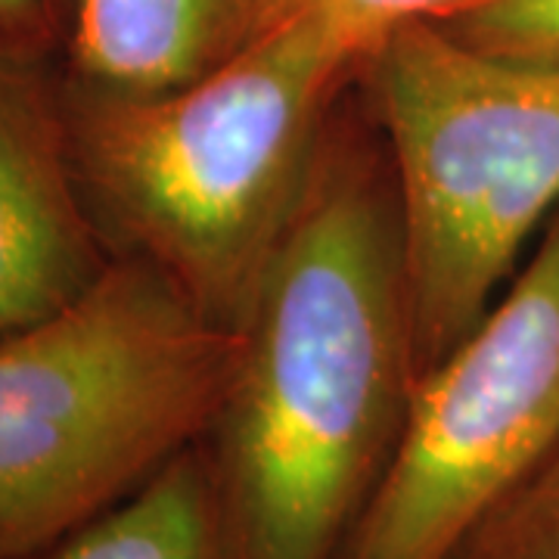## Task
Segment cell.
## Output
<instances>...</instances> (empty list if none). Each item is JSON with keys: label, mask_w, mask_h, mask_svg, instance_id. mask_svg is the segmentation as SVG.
Listing matches in <instances>:
<instances>
[{"label": "cell", "mask_w": 559, "mask_h": 559, "mask_svg": "<svg viewBox=\"0 0 559 559\" xmlns=\"http://www.w3.org/2000/svg\"><path fill=\"white\" fill-rule=\"evenodd\" d=\"M205 448L234 559H336L414 395L392 165L345 97L318 175L249 299Z\"/></svg>", "instance_id": "6da1fadb"}, {"label": "cell", "mask_w": 559, "mask_h": 559, "mask_svg": "<svg viewBox=\"0 0 559 559\" xmlns=\"http://www.w3.org/2000/svg\"><path fill=\"white\" fill-rule=\"evenodd\" d=\"M360 57L305 10L200 79L100 94L62 75L72 156L109 249L237 330L308 197Z\"/></svg>", "instance_id": "7a4b0ae2"}, {"label": "cell", "mask_w": 559, "mask_h": 559, "mask_svg": "<svg viewBox=\"0 0 559 559\" xmlns=\"http://www.w3.org/2000/svg\"><path fill=\"white\" fill-rule=\"evenodd\" d=\"M237 333L138 259L0 333V559L35 554L209 436Z\"/></svg>", "instance_id": "3957f363"}, {"label": "cell", "mask_w": 559, "mask_h": 559, "mask_svg": "<svg viewBox=\"0 0 559 559\" xmlns=\"http://www.w3.org/2000/svg\"><path fill=\"white\" fill-rule=\"evenodd\" d=\"M358 91L399 200L417 380L498 301L559 209V66L411 22L364 53Z\"/></svg>", "instance_id": "277c9868"}, {"label": "cell", "mask_w": 559, "mask_h": 559, "mask_svg": "<svg viewBox=\"0 0 559 559\" xmlns=\"http://www.w3.org/2000/svg\"><path fill=\"white\" fill-rule=\"evenodd\" d=\"M559 441V209L485 318L417 382L336 559H448Z\"/></svg>", "instance_id": "5b68a950"}, {"label": "cell", "mask_w": 559, "mask_h": 559, "mask_svg": "<svg viewBox=\"0 0 559 559\" xmlns=\"http://www.w3.org/2000/svg\"><path fill=\"white\" fill-rule=\"evenodd\" d=\"M112 261L72 156L62 66L0 53V333L53 318Z\"/></svg>", "instance_id": "8992f818"}, {"label": "cell", "mask_w": 559, "mask_h": 559, "mask_svg": "<svg viewBox=\"0 0 559 559\" xmlns=\"http://www.w3.org/2000/svg\"><path fill=\"white\" fill-rule=\"evenodd\" d=\"M305 13V0H81L62 75L100 94L200 79Z\"/></svg>", "instance_id": "52a82bcc"}, {"label": "cell", "mask_w": 559, "mask_h": 559, "mask_svg": "<svg viewBox=\"0 0 559 559\" xmlns=\"http://www.w3.org/2000/svg\"><path fill=\"white\" fill-rule=\"evenodd\" d=\"M16 559H234L205 439L109 510Z\"/></svg>", "instance_id": "ba28073f"}, {"label": "cell", "mask_w": 559, "mask_h": 559, "mask_svg": "<svg viewBox=\"0 0 559 559\" xmlns=\"http://www.w3.org/2000/svg\"><path fill=\"white\" fill-rule=\"evenodd\" d=\"M448 559H559V441L481 513Z\"/></svg>", "instance_id": "9c48e42d"}, {"label": "cell", "mask_w": 559, "mask_h": 559, "mask_svg": "<svg viewBox=\"0 0 559 559\" xmlns=\"http://www.w3.org/2000/svg\"><path fill=\"white\" fill-rule=\"evenodd\" d=\"M436 25L495 57L559 66V0H473Z\"/></svg>", "instance_id": "30bf717a"}, {"label": "cell", "mask_w": 559, "mask_h": 559, "mask_svg": "<svg viewBox=\"0 0 559 559\" xmlns=\"http://www.w3.org/2000/svg\"><path fill=\"white\" fill-rule=\"evenodd\" d=\"M466 3L473 0H305V10H311L364 60L367 50L401 25L444 20Z\"/></svg>", "instance_id": "8fae6325"}, {"label": "cell", "mask_w": 559, "mask_h": 559, "mask_svg": "<svg viewBox=\"0 0 559 559\" xmlns=\"http://www.w3.org/2000/svg\"><path fill=\"white\" fill-rule=\"evenodd\" d=\"M81 0H0V53L62 66Z\"/></svg>", "instance_id": "7c38bea8"}]
</instances>
